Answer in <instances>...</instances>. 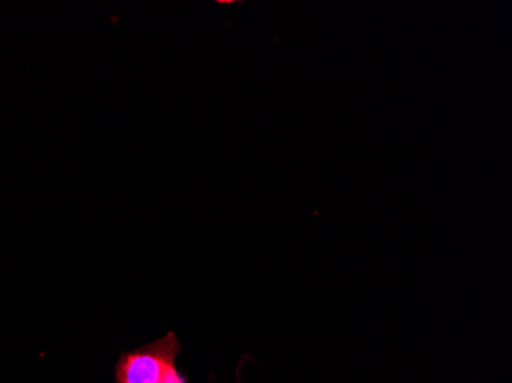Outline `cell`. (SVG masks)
I'll return each mask as SVG.
<instances>
[{"instance_id": "6da1fadb", "label": "cell", "mask_w": 512, "mask_h": 383, "mask_svg": "<svg viewBox=\"0 0 512 383\" xmlns=\"http://www.w3.org/2000/svg\"><path fill=\"white\" fill-rule=\"evenodd\" d=\"M180 353V342L175 333L163 339L120 356L115 368L119 383H161Z\"/></svg>"}]
</instances>
